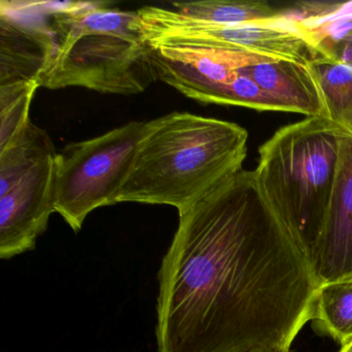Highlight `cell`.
<instances>
[{
  "mask_svg": "<svg viewBox=\"0 0 352 352\" xmlns=\"http://www.w3.org/2000/svg\"><path fill=\"white\" fill-rule=\"evenodd\" d=\"M339 352H352V341L346 344L345 346H342Z\"/></svg>",
  "mask_w": 352,
  "mask_h": 352,
  "instance_id": "ac0fdd59",
  "label": "cell"
},
{
  "mask_svg": "<svg viewBox=\"0 0 352 352\" xmlns=\"http://www.w3.org/2000/svg\"><path fill=\"white\" fill-rule=\"evenodd\" d=\"M259 352H289V350H286V349H273V350H267V351H259Z\"/></svg>",
  "mask_w": 352,
  "mask_h": 352,
  "instance_id": "d6986e66",
  "label": "cell"
},
{
  "mask_svg": "<svg viewBox=\"0 0 352 352\" xmlns=\"http://www.w3.org/2000/svg\"><path fill=\"white\" fill-rule=\"evenodd\" d=\"M145 122L131 121L98 137L69 143L56 158L54 209L74 232L98 208L117 204Z\"/></svg>",
  "mask_w": 352,
  "mask_h": 352,
  "instance_id": "8992f818",
  "label": "cell"
},
{
  "mask_svg": "<svg viewBox=\"0 0 352 352\" xmlns=\"http://www.w3.org/2000/svg\"><path fill=\"white\" fill-rule=\"evenodd\" d=\"M329 58L338 59L352 65V34L346 36L333 49Z\"/></svg>",
  "mask_w": 352,
  "mask_h": 352,
  "instance_id": "e0dca14e",
  "label": "cell"
},
{
  "mask_svg": "<svg viewBox=\"0 0 352 352\" xmlns=\"http://www.w3.org/2000/svg\"><path fill=\"white\" fill-rule=\"evenodd\" d=\"M150 46L158 80L203 104L232 106V85L239 75L236 69L267 59L186 45Z\"/></svg>",
  "mask_w": 352,
  "mask_h": 352,
  "instance_id": "ba28073f",
  "label": "cell"
},
{
  "mask_svg": "<svg viewBox=\"0 0 352 352\" xmlns=\"http://www.w3.org/2000/svg\"><path fill=\"white\" fill-rule=\"evenodd\" d=\"M173 10L192 19L218 25L270 22L280 19V9L252 0H205L174 3Z\"/></svg>",
  "mask_w": 352,
  "mask_h": 352,
  "instance_id": "4fadbf2b",
  "label": "cell"
},
{
  "mask_svg": "<svg viewBox=\"0 0 352 352\" xmlns=\"http://www.w3.org/2000/svg\"><path fill=\"white\" fill-rule=\"evenodd\" d=\"M348 131L327 117H306L278 129L259 147L257 182L311 263L337 179L342 139Z\"/></svg>",
  "mask_w": 352,
  "mask_h": 352,
  "instance_id": "277c9868",
  "label": "cell"
},
{
  "mask_svg": "<svg viewBox=\"0 0 352 352\" xmlns=\"http://www.w3.org/2000/svg\"><path fill=\"white\" fill-rule=\"evenodd\" d=\"M340 152L337 179L312 265L319 284L352 280V121Z\"/></svg>",
  "mask_w": 352,
  "mask_h": 352,
  "instance_id": "30bf717a",
  "label": "cell"
},
{
  "mask_svg": "<svg viewBox=\"0 0 352 352\" xmlns=\"http://www.w3.org/2000/svg\"><path fill=\"white\" fill-rule=\"evenodd\" d=\"M248 133L230 121L173 112L145 122L118 203L192 207L243 170Z\"/></svg>",
  "mask_w": 352,
  "mask_h": 352,
  "instance_id": "7a4b0ae2",
  "label": "cell"
},
{
  "mask_svg": "<svg viewBox=\"0 0 352 352\" xmlns=\"http://www.w3.org/2000/svg\"><path fill=\"white\" fill-rule=\"evenodd\" d=\"M236 72L254 81L287 112L329 118L322 94L309 65L265 59L240 65Z\"/></svg>",
  "mask_w": 352,
  "mask_h": 352,
  "instance_id": "8fae6325",
  "label": "cell"
},
{
  "mask_svg": "<svg viewBox=\"0 0 352 352\" xmlns=\"http://www.w3.org/2000/svg\"><path fill=\"white\" fill-rule=\"evenodd\" d=\"M179 218L158 274V352L289 350L320 284L254 170Z\"/></svg>",
  "mask_w": 352,
  "mask_h": 352,
  "instance_id": "6da1fadb",
  "label": "cell"
},
{
  "mask_svg": "<svg viewBox=\"0 0 352 352\" xmlns=\"http://www.w3.org/2000/svg\"><path fill=\"white\" fill-rule=\"evenodd\" d=\"M56 151L46 131L28 124L0 151V257L36 248L54 213Z\"/></svg>",
  "mask_w": 352,
  "mask_h": 352,
  "instance_id": "5b68a950",
  "label": "cell"
},
{
  "mask_svg": "<svg viewBox=\"0 0 352 352\" xmlns=\"http://www.w3.org/2000/svg\"><path fill=\"white\" fill-rule=\"evenodd\" d=\"M138 13L150 45H186L300 65L318 58L298 28L283 17L270 22L218 25L168 8L147 6Z\"/></svg>",
  "mask_w": 352,
  "mask_h": 352,
  "instance_id": "52a82bcc",
  "label": "cell"
},
{
  "mask_svg": "<svg viewBox=\"0 0 352 352\" xmlns=\"http://www.w3.org/2000/svg\"><path fill=\"white\" fill-rule=\"evenodd\" d=\"M280 15L300 30L318 57H331L333 49L352 34V1H300L280 9Z\"/></svg>",
  "mask_w": 352,
  "mask_h": 352,
  "instance_id": "7c38bea8",
  "label": "cell"
},
{
  "mask_svg": "<svg viewBox=\"0 0 352 352\" xmlns=\"http://www.w3.org/2000/svg\"><path fill=\"white\" fill-rule=\"evenodd\" d=\"M38 87V82L0 86V151L30 120V106Z\"/></svg>",
  "mask_w": 352,
  "mask_h": 352,
  "instance_id": "2e32d148",
  "label": "cell"
},
{
  "mask_svg": "<svg viewBox=\"0 0 352 352\" xmlns=\"http://www.w3.org/2000/svg\"><path fill=\"white\" fill-rule=\"evenodd\" d=\"M38 9L54 36L41 87L131 96L157 81L138 11L100 1H38Z\"/></svg>",
  "mask_w": 352,
  "mask_h": 352,
  "instance_id": "3957f363",
  "label": "cell"
},
{
  "mask_svg": "<svg viewBox=\"0 0 352 352\" xmlns=\"http://www.w3.org/2000/svg\"><path fill=\"white\" fill-rule=\"evenodd\" d=\"M312 321L315 327L340 345L352 341V280L320 285Z\"/></svg>",
  "mask_w": 352,
  "mask_h": 352,
  "instance_id": "5bb4252c",
  "label": "cell"
},
{
  "mask_svg": "<svg viewBox=\"0 0 352 352\" xmlns=\"http://www.w3.org/2000/svg\"><path fill=\"white\" fill-rule=\"evenodd\" d=\"M322 94L327 116L347 129L352 121V65L318 57L309 63Z\"/></svg>",
  "mask_w": 352,
  "mask_h": 352,
  "instance_id": "9a60e30c",
  "label": "cell"
},
{
  "mask_svg": "<svg viewBox=\"0 0 352 352\" xmlns=\"http://www.w3.org/2000/svg\"><path fill=\"white\" fill-rule=\"evenodd\" d=\"M18 9L13 1H0V86L40 81L54 50V36L44 14L26 5Z\"/></svg>",
  "mask_w": 352,
  "mask_h": 352,
  "instance_id": "9c48e42d",
  "label": "cell"
}]
</instances>
